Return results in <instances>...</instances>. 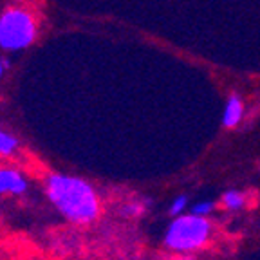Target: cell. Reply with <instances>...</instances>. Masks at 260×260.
<instances>
[{
  "instance_id": "cell-7",
  "label": "cell",
  "mask_w": 260,
  "mask_h": 260,
  "mask_svg": "<svg viewBox=\"0 0 260 260\" xmlns=\"http://www.w3.org/2000/svg\"><path fill=\"white\" fill-rule=\"evenodd\" d=\"M18 148H20L18 139L0 128V157H13L16 155Z\"/></svg>"
},
{
  "instance_id": "cell-2",
  "label": "cell",
  "mask_w": 260,
  "mask_h": 260,
  "mask_svg": "<svg viewBox=\"0 0 260 260\" xmlns=\"http://www.w3.org/2000/svg\"><path fill=\"white\" fill-rule=\"evenodd\" d=\"M211 237H213L211 220L190 211L172 219L162 237V244L170 253L183 255L204 249L210 244Z\"/></svg>"
},
{
  "instance_id": "cell-6",
  "label": "cell",
  "mask_w": 260,
  "mask_h": 260,
  "mask_svg": "<svg viewBox=\"0 0 260 260\" xmlns=\"http://www.w3.org/2000/svg\"><path fill=\"white\" fill-rule=\"evenodd\" d=\"M220 206L230 213H235L248 206V197L240 190H226L220 195Z\"/></svg>"
},
{
  "instance_id": "cell-4",
  "label": "cell",
  "mask_w": 260,
  "mask_h": 260,
  "mask_svg": "<svg viewBox=\"0 0 260 260\" xmlns=\"http://www.w3.org/2000/svg\"><path fill=\"white\" fill-rule=\"evenodd\" d=\"M27 190V179L16 168L0 167V195H22Z\"/></svg>"
},
{
  "instance_id": "cell-9",
  "label": "cell",
  "mask_w": 260,
  "mask_h": 260,
  "mask_svg": "<svg viewBox=\"0 0 260 260\" xmlns=\"http://www.w3.org/2000/svg\"><path fill=\"white\" fill-rule=\"evenodd\" d=\"M146 203L143 199L139 201H132V203H126L125 208H123V213H125L126 217H141L143 213L146 211Z\"/></svg>"
},
{
  "instance_id": "cell-1",
  "label": "cell",
  "mask_w": 260,
  "mask_h": 260,
  "mask_svg": "<svg viewBox=\"0 0 260 260\" xmlns=\"http://www.w3.org/2000/svg\"><path fill=\"white\" fill-rule=\"evenodd\" d=\"M45 193L65 219L78 226L92 224L102 213V201L85 179L67 174H49L45 177Z\"/></svg>"
},
{
  "instance_id": "cell-12",
  "label": "cell",
  "mask_w": 260,
  "mask_h": 260,
  "mask_svg": "<svg viewBox=\"0 0 260 260\" xmlns=\"http://www.w3.org/2000/svg\"><path fill=\"white\" fill-rule=\"evenodd\" d=\"M6 67H8V63H6V60L2 56H0V78L4 76V73H6Z\"/></svg>"
},
{
  "instance_id": "cell-5",
  "label": "cell",
  "mask_w": 260,
  "mask_h": 260,
  "mask_svg": "<svg viewBox=\"0 0 260 260\" xmlns=\"http://www.w3.org/2000/svg\"><path fill=\"white\" fill-rule=\"evenodd\" d=\"M244 114H246V107H244V100L240 98V94H230L224 102L222 126L224 128H237L242 123Z\"/></svg>"
},
{
  "instance_id": "cell-3",
  "label": "cell",
  "mask_w": 260,
  "mask_h": 260,
  "mask_svg": "<svg viewBox=\"0 0 260 260\" xmlns=\"http://www.w3.org/2000/svg\"><path fill=\"white\" fill-rule=\"evenodd\" d=\"M38 24L31 11L13 6L0 15V49L8 53L24 51L37 40Z\"/></svg>"
},
{
  "instance_id": "cell-8",
  "label": "cell",
  "mask_w": 260,
  "mask_h": 260,
  "mask_svg": "<svg viewBox=\"0 0 260 260\" xmlns=\"http://www.w3.org/2000/svg\"><path fill=\"white\" fill-rule=\"evenodd\" d=\"M190 204V199H188V195H177L174 201L170 203V208H168V215L170 217H177V215H183L186 213V208Z\"/></svg>"
},
{
  "instance_id": "cell-11",
  "label": "cell",
  "mask_w": 260,
  "mask_h": 260,
  "mask_svg": "<svg viewBox=\"0 0 260 260\" xmlns=\"http://www.w3.org/2000/svg\"><path fill=\"white\" fill-rule=\"evenodd\" d=\"M175 260H197V258H195L193 253H183V255H177Z\"/></svg>"
},
{
  "instance_id": "cell-10",
  "label": "cell",
  "mask_w": 260,
  "mask_h": 260,
  "mask_svg": "<svg viewBox=\"0 0 260 260\" xmlns=\"http://www.w3.org/2000/svg\"><path fill=\"white\" fill-rule=\"evenodd\" d=\"M215 208H217L215 201H199V203H195L193 206H190V211L191 213H197V215L210 217Z\"/></svg>"
}]
</instances>
